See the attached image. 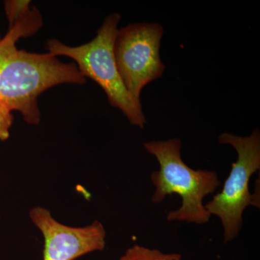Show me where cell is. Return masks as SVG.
<instances>
[{
	"mask_svg": "<svg viewBox=\"0 0 260 260\" xmlns=\"http://www.w3.org/2000/svg\"><path fill=\"white\" fill-rule=\"evenodd\" d=\"M30 1L26 0H12L5 3V13L9 21L10 27L13 26L17 22L30 13Z\"/></svg>",
	"mask_w": 260,
	"mask_h": 260,
	"instance_id": "obj_8",
	"label": "cell"
},
{
	"mask_svg": "<svg viewBox=\"0 0 260 260\" xmlns=\"http://www.w3.org/2000/svg\"><path fill=\"white\" fill-rule=\"evenodd\" d=\"M1 39H2V38H1V37H0V40H1Z\"/></svg>",
	"mask_w": 260,
	"mask_h": 260,
	"instance_id": "obj_10",
	"label": "cell"
},
{
	"mask_svg": "<svg viewBox=\"0 0 260 260\" xmlns=\"http://www.w3.org/2000/svg\"><path fill=\"white\" fill-rule=\"evenodd\" d=\"M30 217L44 238L43 260H75L105 248L106 231L100 222L83 228L68 226L41 207L30 210Z\"/></svg>",
	"mask_w": 260,
	"mask_h": 260,
	"instance_id": "obj_6",
	"label": "cell"
},
{
	"mask_svg": "<svg viewBox=\"0 0 260 260\" xmlns=\"http://www.w3.org/2000/svg\"><path fill=\"white\" fill-rule=\"evenodd\" d=\"M144 147L160 165L159 170L150 174L155 186L152 202L159 204L168 195L178 194L181 199L180 208L169 212L168 220L198 225L208 223L211 215L205 209L203 200L220 185L217 173L188 167L181 158V143L178 138L148 142Z\"/></svg>",
	"mask_w": 260,
	"mask_h": 260,
	"instance_id": "obj_2",
	"label": "cell"
},
{
	"mask_svg": "<svg viewBox=\"0 0 260 260\" xmlns=\"http://www.w3.org/2000/svg\"><path fill=\"white\" fill-rule=\"evenodd\" d=\"M220 144L232 145L237 150V161L223 184V189L205 205L210 215L221 222L225 242L239 236L243 224V213L249 205L259 208V185L253 194L249 191V180L260 169V132L254 129L248 137L223 133L218 138Z\"/></svg>",
	"mask_w": 260,
	"mask_h": 260,
	"instance_id": "obj_4",
	"label": "cell"
},
{
	"mask_svg": "<svg viewBox=\"0 0 260 260\" xmlns=\"http://www.w3.org/2000/svg\"><path fill=\"white\" fill-rule=\"evenodd\" d=\"M9 108L0 104V141L10 137V129L13 122V116Z\"/></svg>",
	"mask_w": 260,
	"mask_h": 260,
	"instance_id": "obj_9",
	"label": "cell"
},
{
	"mask_svg": "<svg viewBox=\"0 0 260 260\" xmlns=\"http://www.w3.org/2000/svg\"><path fill=\"white\" fill-rule=\"evenodd\" d=\"M37 8L9 28L0 40V104L21 113L30 124H38L41 114L38 98L43 92L64 83H85L76 65L65 64L51 54L19 50L16 42L30 37L42 26Z\"/></svg>",
	"mask_w": 260,
	"mask_h": 260,
	"instance_id": "obj_1",
	"label": "cell"
},
{
	"mask_svg": "<svg viewBox=\"0 0 260 260\" xmlns=\"http://www.w3.org/2000/svg\"><path fill=\"white\" fill-rule=\"evenodd\" d=\"M164 29L160 24H131L118 30L114 55L121 80L139 106L145 85L161 78L166 67L160 56Z\"/></svg>",
	"mask_w": 260,
	"mask_h": 260,
	"instance_id": "obj_5",
	"label": "cell"
},
{
	"mask_svg": "<svg viewBox=\"0 0 260 260\" xmlns=\"http://www.w3.org/2000/svg\"><path fill=\"white\" fill-rule=\"evenodd\" d=\"M120 15L113 13L106 18L91 42L69 47L56 39L47 43L51 55L65 56L74 59L82 74L91 78L102 87L112 107L120 109L133 125L143 129L146 124L142 106L130 96L116 65L114 42L117 34Z\"/></svg>",
	"mask_w": 260,
	"mask_h": 260,
	"instance_id": "obj_3",
	"label": "cell"
},
{
	"mask_svg": "<svg viewBox=\"0 0 260 260\" xmlns=\"http://www.w3.org/2000/svg\"><path fill=\"white\" fill-rule=\"evenodd\" d=\"M176 253H164L158 249L135 245L129 248L118 260H181Z\"/></svg>",
	"mask_w": 260,
	"mask_h": 260,
	"instance_id": "obj_7",
	"label": "cell"
}]
</instances>
